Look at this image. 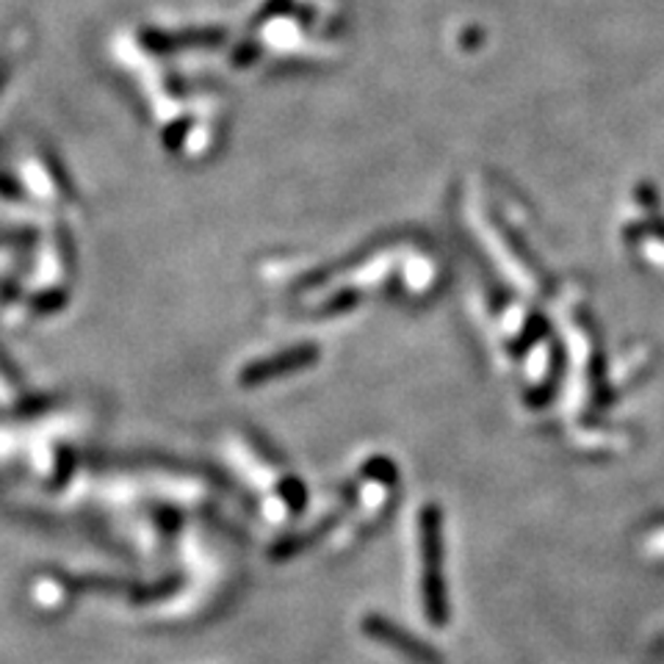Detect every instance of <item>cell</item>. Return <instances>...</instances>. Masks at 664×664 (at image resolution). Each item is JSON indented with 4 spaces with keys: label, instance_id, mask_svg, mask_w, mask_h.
<instances>
[{
    "label": "cell",
    "instance_id": "6da1fadb",
    "mask_svg": "<svg viewBox=\"0 0 664 664\" xmlns=\"http://www.w3.org/2000/svg\"><path fill=\"white\" fill-rule=\"evenodd\" d=\"M314 357H316V349H308V346H302V349H294V352H283V355L277 357V360H264V363L250 366V369L244 371V376H241V382H246V385L266 382V380H271V376L283 374V371H296V369H302V366L314 363Z\"/></svg>",
    "mask_w": 664,
    "mask_h": 664
}]
</instances>
